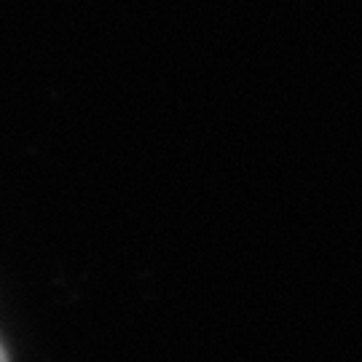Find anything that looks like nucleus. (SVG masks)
<instances>
[{
	"instance_id": "f257e3e1",
	"label": "nucleus",
	"mask_w": 362,
	"mask_h": 362,
	"mask_svg": "<svg viewBox=\"0 0 362 362\" xmlns=\"http://www.w3.org/2000/svg\"><path fill=\"white\" fill-rule=\"evenodd\" d=\"M0 362H8V360H6V351H3V346H0Z\"/></svg>"
}]
</instances>
